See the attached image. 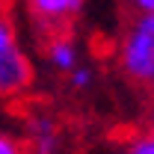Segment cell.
Segmentation results:
<instances>
[{
	"label": "cell",
	"instance_id": "cell-1",
	"mask_svg": "<svg viewBox=\"0 0 154 154\" xmlns=\"http://www.w3.org/2000/svg\"><path fill=\"white\" fill-rule=\"evenodd\" d=\"M119 65L134 83L148 86L154 77V12H142L119 45Z\"/></svg>",
	"mask_w": 154,
	"mask_h": 154
},
{
	"label": "cell",
	"instance_id": "cell-2",
	"mask_svg": "<svg viewBox=\"0 0 154 154\" xmlns=\"http://www.w3.org/2000/svg\"><path fill=\"white\" fill-rule=\"evenodd\" d=\"M27 3H30V15L36 21V30L42 33V38L68 33L74 15L83 6V0H27Z\"/></svg>",
	"mask_w": 154,
	"mask_h": 154
},
{
	"label": "cell",
	"instance_id": "cell-3",
	"mask_svg": "<svg viewBox=\"0 0 154 154\" xmlns=\"http://www.w3.org/2000/svg\"><path fill=\"white\" fill-rule=\"evenodd\" d=\"M33 80L30 59L18 51V45L0 51V95H18Z\"/></svg>",
	"mask_w": 154,
	"mask_h": 154
},
{
	"label": "cell",
	"instance_id": "cell-4",
	"mask_svg": "<svg viewBox=\"0 0 154 154\" xmlns=\"http://www.w3.org/2000/svg\"><path fill=\"white\" fill-rule=\"evenodd\" d=\"M48 59L54 62V68H59V71H71L77 65V48H74V42H71L68 33L48 38Z\"/></svg>",
	"mask_w": 154,
	"mask_h": 154
},
{
	"label": "cell",
	"instance_id": "cell-5",
	"mask_svg": "<svg viewBox=\"0 0 154 154\" xmlns=\"http://www.w3.org/2000/svg\"><path fill=\"white\" fill-rule=\"evenodd\" d=\"M33 151L36 154H59V136H57V131L33 134Z\"/></svg>",
	"mask_w": 154,
	"mask_h": 154
},
{
	"label": "cell",
	"instance_id": "cell-6",
	"mask_svg": "<svg viewBox=\"0 0 154 154\" xmlns=\"http://www.w3.org/2000/svg\"><path fill=\"white\" fill-rule=\"evenodd\" d=\"M12 45H15V27H12V21L6 18V12L0 9V51H6Z\"/></svg>",
	"mask_w": 154,
	"mask_h": 154
},
{
	"label": "cell",
	"instance_id": "cell-7",
	"mask_svg": "<svg viewBox=\"0 0 154 154\" xmlns=\"http://www.w3.org/2000/svg\"><path fill=\"white\" fill-rule=\"evenodd\" d=\"M128 154H154V134L148 131V134L136 136L134 142L128 145Z\"/></svg>",
	"mask_w": 154,
	"mask_h": 154
},
{
	"label": "cell",
	"instance_id": "cell-8",
	"mask_svg": "<svg viewBox=\"0 0 154 154\" xmlns=\"http://www.w3.org/2000/svg\"><path fill=\"white\" fill-rule=\"evenodd\" d=\"M89 83H92V71L74 65V68H71V86H74V89H86Z\"/></svg>",
	"mask_w": 154,
	"mask_h": 154
},
{
	"label": "cell",
	"instance_id": "cell-9",
	"mask_svg": "<svg viewBox=\"0 0 154 154\" xmlns=\"http://www.w3.org/2000/svg\"><path fill=\"white\" fill-rule=\"evenodd\" d=\"M0 154H18V145L9 136H0Z\"/></svg>",
	"mask_w": 154,
	"mask_h": 154
},
{
	"label": "cell",
	"instance_id": "cell-10",
	"mask_svg": "<svg viewBox=\"0 0 154 154\" xmlns=\"http://www.w3.org/2000/svg\"><path fill=\"white\" fill-rule=\"evenodd\" d=\"M134 6L139 12H154V0H134Z\"/></svg>",
	"mask_w": 154,
	"mask_h": 154
},
{
	"label": "cell",
	"instance_id": "cell-11",
	"mask_svg": "<svg viewBox=\"0 0 154 154\" xmlns=\"http://www.w3.org/2000/svg\"><path fill=\"white\" fill-rule=\"evenodd\" d=\"M148 131L154 134V113H151V122H148Z\"/></svg>",
	"mask_w": 154,
	"mask_h": 154
}]
</instances>
